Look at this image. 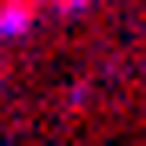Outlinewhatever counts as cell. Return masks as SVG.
Returning <instances> with one entry per match:
<instances>
[{
    "label": "cell",
    "mask_w": 146,
    "mask_h": 146,
    "mask_svg": "<svg viewBox=\"0 0 146 146\" xmlns=\"http://www.w3.org/2000/svg\"><path fill=\"white\" fill-rule=\"evenodd\" d=\"M93 0H53V13H86Z\"/></svg>",
    "instance_id": "obj_2"
},
{
    "label": "cell",
    "mask_w": 146,
    "mask_h": 146,
    "mask_svg": "<svg viewBox=\"0 0 146 146\" xmlns=\"http://www.w3.org/2000/svg\"><path fill=\"white\" fill-rule=\"evenodd\" d=\"M0 86H7V73H0Z\"/></svg>",
    "instance_id": "obj_3"
},
{
    "label": "cell",
    "mask_w": 146,
    "mask_h": 146,
    "mask_svg": "<svg viewBox=\"0 0 146 146\" xmlns=\"http://www.w3.org/2000/svg\"><path fill=\"white\" fill-rule=\"evenodd\" d=\"M40 20V0H0V40H20Z\"/></svg>",
    "instance_id": "obj_1"
}]
</instances>
